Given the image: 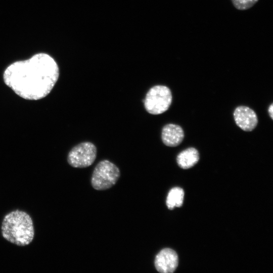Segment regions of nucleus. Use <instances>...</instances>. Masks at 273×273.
I'll return each mask as SVG.
<instances>
[{"instance_id":"1","label":"nucleus","mask_w":273,"mask_h":273,"mask_svg":"<svg viewBox=\"0 0 273 273\" xmlns=\"http://www.w3.org/2000/svg\"><path fill=\"white\" fill-rule=\"evenodd\" d=\"M59 76V68L49 54L39 53L9 65L3 73L5 83L22 98L38 100L52 91Z\"/></svg>"},{"instance_id":"2","label":"nucleus","mask_w":273,"mask_h":273,"mask_svg":"<svg viewBox=\"0 0 273 273\" xmlns=\"http://www.w3.org/2000/svg\"><path fill=\"white\" fill-rule=\"evenodd\" d=\"M1 229L5 239L19 246L29 244L34 237L31 217L26 212L19 210L13 211L5 215Z\"/></svg>"},{"instance_id":"3","label":"nucleus","mask_w":273,"mask_h":273,"mask_svg":"<svg viewBox=\"0 0 273 273\" xmlns=\"http://www.w3.org/2000/svg\"><path fill=\"white\" fill-rule=\"evenodd\" d=\"M172 99V94L168 87L157 85L152 87L148 91L143 103L145 109L149 113L159 115L169 109Z\"/></svg>"},{"instance_id":"4","label":"nucleus","mask_w":273,"mask_h":273,"mask_svg":"<svg viewBox=\"0 0 273 273\" xmlns=\"http://www.w3.org/2000/svg\"><path fill=\"white\" fill-rule=\"evenodd\" d=\"M118 167L109 160L100 161L95 167L91 178L92 186L97 190H105L113 187L120 177Z\"/></svg>"},{"instance_id":"5","label":"nucleus","mask_w":273,"mask_h":273,"mask_svg":"<svg viewBox=\"0 0 273 273\" xmlns=\"http://www.w3.org/2000/svg\"><path fill=\"white\" fill-rule=\"evenodd\" d=\"M97 156V148L92 143H81L74 147L69 152L67 161L75 168H85L91 165Z\"/></svg>"},{"instance_id":"6","label":"nucleus","mask_w":273,"mask_h":273,"mask_svg":"<svg viewBox=\"0 0 273 273\" xmlns=\"http://www.w3.org/2000/svg\"><path fill=\"white\" fill-rule=\"evenodd\" d=\"M178 256L170 248L161 250L156 256L154 264L156 270L161 273L173 272L178 265Z\"/></svg>"},{"instance_id":"7","label":"nucleus","mask_w":273,"mask_h":273,"mask_svg":"<svg viewBox=\"0 0 273 273\" xmlns=\"http://www.w3.org/2000/svg\"><path fill=\"white\" fill-rule=\"evenodd\" d=\"M234 118L236 124L246 131H252L257 125L258 118L256 113L247 106L237 107L234 112Z\"/></svg>"},{"instance_id":"8","label":"nucleus","mask_w":273,"mask_h":273,"mask_svg":"<svg viewBox=\"0 0 273 273\" xmlns=\"http://www.w3.org/2000/svg\"><path fill=\"white\" fill-rule=\"evenodd\" d=\"M184 138V130L178 125L167 124L162 129V141L167 146L172 147L177 146L182 142Z\"/></svg>"},{"instance_id":"9","label":"nucleus","mask_w":273,"mask_h":273,"mask_svg":"<svg viewBox=\"0 0 273 273\" xmlns=\"http://www.w3.org/2000/svg\"><path fill=\"white\" fill-rule=\"evenodd\" d=\"M199 160V152L193 147L188 148L182 151L176 157L178 166L183 169H188L194 166Z\"/></svg>"},{"instance_id":"10","label":"nucleus","mask_w":273,"mask_h":273,"mask_svg":"<svg viewBox=\"0 0 273 273\" xmlns=\"http://www.w3.org/2000/svg\"><path fill=\"white\" fill-rule=\"evenodd\" d=\"M184 197V190L179 187L171 189L167 195L166 203L169 209L182 205Z\"/></svg>"},{"instance_id":"11","label":"nucleus","mask_w":273,"mask_h":273,"mask_svg":"<svg viewBox=\"0 0 273 273\" xmlns=\"http://www.w3.org/2000/svg\"><path fill=\"white\" fill-rule=\"evenodd\" d=\"M259 0H231L234 6L239 10H246L252 7Z\"/></svg>"},{"instance_id":"12","label":"nucleus","mask_w":273,"mask_h":273,"mask_svg":"<svg viewBox=\"0 0 273 273\" xmlns=\"http://www.w3.org/2000/svg\"><path fill=\"white\" fill-rule=\"evenodd\" d=\"M268 113L269 114V116L270 118L272 119H273V104L271 103L268 108Z\"/></svg>"}]
</instances>
